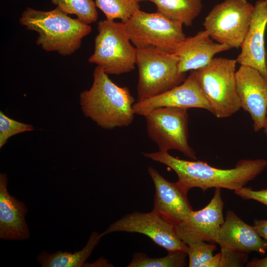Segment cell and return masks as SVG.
Returning a JSON list of instances; mask_svg holds the SVG:
<instances>
[{
	"mask_svg": "<svg viewBox=\"0 0 267 267\" xmlns=\"http://www.w3.org/2000/svg\"><path fill=\"white\" fill-rule=\"evenodd\" d=\"M253 226L259 235L267 243V220H255Z\"/></svg>",
	"mask_w": 267,
	"mask_h": 267,
	"instance_id": "cell-28",
	"label": "cell"
},
{
	"mask_svg": "<svg viewBox=\"0 0 267 267\" xmlns=\"http://www.w3.org/2000/svg\"><path fill=\"white\" fill-rule=\"evenodd\" d=\"M148 172L155 188L152 211L174 224L186 219L193 211L187 194L176 182L165 179L153 167Z\"/></svg>",
	"mask_w": 267,
	"mask_h": 267,
	"instance_id": "cell-15",
	"label": "cell"
},
{
	"mask_svg": "<svg viewBox=\"0 0 267 267\" xmlns=\"http://www.w3.org/2000/svg\"><path fill=\"white\" fill-rule=\"evenodd\" d=\"M142 154L173 170L178 178L177 183L186 193L194 187L203 191L213 187L235 191L244 187L267 168V160L265 159L241 160L233 168L222 169L201 161L180 159L168 151L144 152Z\"/></svg>",
	"mask_w": 267,
	"mask_h": 267,
	"instance_id": "cell-1",
	"label": "cell"
},
{
	"mask_svg": "<svg viewBox=\"0 0 267 267\" xmlns=\"http://www.w3.org/2000/svg\"><path fill=\"white\" fill-rule=\"evenodd\" d=\"M157 11L167 18L190 26L202 11V0H153Z\"/></svg>",
	"mask_w": 267,
	"mask_h": 267,
	"instance_id": "cell-20",
	"label": "cell"
},
{
	"mask_svg": "<svg viewBox=\"0 0 267 267\" xmlns=\"http://www.w3.org/2000/svg\"><path fill=\"white\" fill-rule=\"evenodd\" d=\"M164 107L199 108L211 113L212 112L198 82L195 71H191L181 84L171 89L150 98L135 102L133 109L135 114L144 116L154 109Z\"/></svg>",
	"mask_w": 267,
	"mask_h": 267,
	"instance_id": "cell-13",
	"label": "cell"
},
{
	"mask_svg": "<svg viewBox=\"0 0 267 267\" xmlns=\"http://www.w3.org/2000/svg\"><path fill=\"white\" fill-rule=\"evenodd\" d=\"M19 23L38 33L36 44L43 49L64 56L77 50L83 39L91 31L89 24L71 18L57 7L49 11L28 7L22 13Z\"/></svg>",
	"mask_w": 267,
	"mask_h": 267,
	"instance_id": "cell-3",
	"label": "cell"
},
{
	"mask_svg": "<svg viewBox=\"0 0 267 267\" xmlns=\"http://www.w3.org/2000/svg\"><path fill=\"white\" fill-rule=\"evenodd\" d=\"M221 188H216L210 202L203 209L192 211L182 221L175 224L179 238L187 245L198 241L217 243L224 222Z\"/></svg>",
	"mask_w": 267,
	"mask_h": 267,
	"instance_id": "cell-11",
	"label": "cell"
},
{
	"mask_svg": "<svg viewBox=\"0 0 267 267\" xmlns=\"http://www.w3.org/2000/svg\"><path fill=\"white\" fill-rule=\"evenodd\" d=\"M33 127L30 124L12 119L0 112V148L6 143L9 138L25 132L31 131Z\"/></svg>",
	"mask_w": 267,
	"mask_h": 267,
	"instance_id": "cell-25",
	"label": "cell"
},
{
	"mask_svg": "<svg viewBox=\"0 0 267 267\" xmlns=\"http://www.w3.org/2000/svg\"><path fill=\"white\" fill-rule=\"evenodd\" d=\"M247 267H267V257L257 259L254 258L246 264Z\"/></svg>",
	"mask_w": 267,
	"mask_h": 267,
	"instance_id": "cell-29",
	"label": "cell"
},
{
	"mask_svg": "<svg viewBox=\"0 0 267 267\" xmlns=\"http://www.w3.org/2000/svg\"><path fill=\"white\" fill-rule=\"evenodd\" d=\"M221 249L265 254L267 243L254 226L245 223L234 212H226L217 241Z\"/></svg>",
	"mask_w": 267,
	"mask_h": 267,
	"instance_id": "cell-16",
	"label": "cell"
},
{
	"mask_svg": "<svg viewBox=\"0 0 267 267\" xmlns=\"http://www.w3.org/2000/svg\"><path fill=\"white\" fill-rule=\"evenodd\" d=\"M7 178L0 175V238L9 240H23L30 237L25 220V204L10 195L7 188Z\"/></svg>",
	"mask_w": 267,
	"mask_h": 267,
	"instance_id": "cell-18",
	"label": "cell"
},
{
	"mask_svg": "<svg viewBox=\"0 0 267 267\" xmlns=\"http://www.w3.org/2000/svg\"><path fill=\"white\" fill-rule=\"evenodd\" d=\"M186 251L189 259V267H203L214 256L216 250L214 244H208L205 241H198L187 245Z\"/></svg>",
	"mask_w": 267,
	"mask_h": 267,
	"instance_id": "cell-24",
	"label": "cell"
},
{
	"mask_svg": "<svg viewBox=\"0 0 267 267\" xmlns=\"http://www.w3.org/2000/svg\"><path fill=\"white\" fill-rule=\"evenodd\" d=\"M267 1V0H266Z\"/></svg>",
	"mask_w": 267,
	"mask_h": 267,
	"instance_id": "cell-34",
	"label": "cell"
},
{
	"mask_svg": "<svg viewBox=\"0 0 267 267\" xmlns=\"http://www.w3.org/2000/svg\"><path fill=\"white\" fill-rule=\"evenodd\" d=\"M253 8L247 0H224L205 18V30L216 42L238 48L248 31Z\"/></svg>",
	"mask_w": 267,
	"mask_h": 267,
	"instance_id": "cell-9",
	"label": "cell"
},
{
	"mask_svg": "<svg viewBox=\"0 0 267 267\" xmlns=\"http://www.w3.org/2000/svg\"><path fill=\"white\" fill-rule=\"evenodd\" d=\"M136 65L138 69L137 101L160 94L186 79L185 73L178 71L175 53L155 47L136 48Z\"/></svg>",
	"mask_w": 267,
	"mask_h": 267,
	"instance_id": "cell-5",
	"label": "cell"
},
{
	"mask_svg": "<svg viewBox=\"0 0 267 267\" xmlns=\"http://www.w3.org/2000/svg\"><path fill=\"white\" fill-rule=\"evenodd\" d=\"M101 233L93 232L86 246L74 253L58 251L49 254L43 251L37 258L43 267H80L89 257L102 237Z\"/></svg>",
	"mask_w": 267,
	"mask_h": 267,
	"instance_id": "cell-19",
	"label": "cell"
},
{
	"mask_svg": "<svg viewBox=\"0 0 267 267\" xmlns=\"http://www.w3.org/2000/svg\"><path fill=\"white\" fill-rule=\"evenodd\" d=\"M221 259L220 252L214 255L213 257L206 263L203 267H219Z\"/></svg>",
	"mask_w": 267,
	"mask_h": 267,
	"instance_id": "cell-30",
	"label": "cell"
},
{
	"mask_svg": "<svg viewBox=\"0 0 267 267\" xmlns=\"http://www.w3.org/2000/svg\"><path fill=\"white\" fill-rule=\"evenodd\" d=\"M234 193L245 199H252L267 206V189L255 190L243 187L234 191Z\"/></svg>",
	"mask_w": 267,
	"mask_h": 267,
	"instance_id": "cell-27",
	"label": "cell"
},
{
	"mask_svg": "<svg viewBox=\"0 0 267 267\" xmlns=\"http://www.w3.org/2000/svg\"><path fill=\"white\" fill-rule=\"evenodd\" d=\"M163 257L151 258L142 253L133 256L128 267H182L186 266L187 254L184 251L168 252Z\"/></svg>",
	"mask_w": 267,
	"mask_h": 267,
	"instance_id": "cell-21",
	"label": "cell"
},
{
	"mask_svg": "<svg viewBox=\"0 0 267 267\" xmlns=\"http://www.w3.org/2000/svg\"><path fill=\"white\" fill-rule=\"evenodd\" d=\"M123 23L136 48L153 47L174 52L186 38L181 23L158 11L148 13L139 9Z\"/></svg>",
	"mask_w": 267,
	"mask_h": 267,
	"instance_id": "cell-7",
	"label": "cell"
},
{
	"mask_svg": "<svg viewBox=\"0 0 267 267\" xmlns=\"http://www.w3.org/2000/svg\"><path fill=\"white\" fill-rule=\"evenodd\" d=\"M116 231L144 234L168 252H186L188 249V246L178 236L175 224L152 210L148 213L134 212L126 215L110 224L101 234L103 237Z\"/></svg>",
	"mask_w": 267,
	"mask_h": 267,
	"instance_id": "cell-10",
	"label": "cell"
},
{
	"mask_svg": "<svg viewBox=\"0 0 267 267\" xmlns=\"http://www.w3.org/2000/svg\"><path fill=\"white\" fill-rule=\"evenodd\" d=\"M219 267H243L248 262V253L221 249Z\"/></svg>",
	"mask_w": 267,
	"mask_h": 267,
	"instance_id": "cell-26",
	"label": "cell"
},
{
	"mask_svg": "<svg viewBox=\"0 0 267 267\" xmlns=\"http://www.w3.org/2000/svg\"><path fill=\"white\" fill-rule=\"evenodd\" d=\"M144 0H150V1H152L153 0H136V1L138 2H139L140 1H144Z\"/></svg>",
	"mask_w": 267,
	"mask_h": 267,
	"instance_id": "cell-32",
	"label": "cell"
},
{
	"mask_svg": "<svg viewBox=\"0 0 267 267\" xmlns=\"http://www.w3.org/2000/svg\"><path fill=\"white\" fill-rule=\"evenodd\" d=\"M228 45L214 42L206 30L186 37L174 53L178 58V69L181 73L195 71L208 65L218 53L228 50Z\"/></svg>",
	"mask_w": 267,
	"mask_h": 267,
	"instance_id": "cell-17",
	"label": "cell"
},
{
	"mask_svg": "<svg viewBox=\"0 0 267 267\" xmlns=\"http://www.w3.org/2000/svg\"><path fill=\"white\" fill-rule=\"evenodd\" d=\"M236 59L214 58L210 63L195 70L200 87L218 118L231 116L240 108L236 88Z\"/></svg>",
	"mask_w": 267,
	"mask_h": 267,
	"instance_id": "cell-6",
	"label": "cell"
},
{
	"mask_svg": "<svg viewBox=\"0 0 267 267\" xmlns=\"http://www.w3.org/2000/svg\"><path fill=\"white\" fill-rule=\"evenodd\" d=\"M95 5L104 13L106 19H120L127 21L136 11L140 9L136 0H95Z\"/></svg>",
	"mask_w": 267,
	"mask_h": 267,
	"instance_id": "cell-23",
	"label": "cell"
},
{
	"mask_svg": "<svg viewBox=\"0 0 267 267\" xmlns=\"http://www.w3.org/2000/svg\"><path fill=\"white\" fill-rule=\"evenodd\" d=\"M266 67H267V52L266 54Z\"/></svg>",
	"mask_w": 267,
	"mask_h": 267,
	"instance_id": "cell-33",
	"label": "cell"
},
{
	"mask_svg": "<svg viewBox=\"0 0 267 267\" xmlns=\"http://www.w3.org/2000/svg\"><path fill=\"white\" fill-rule=\"evenodd\" d=\"M267 26V1L257 0L251 14L249 26L236 60L240 65L258 70L267 79L265 32Z\"/></svg>",
	"mask_w": 267,
	"mask_h": 267,
	"instance_id": "cell-14",
	"label": "cell"
},
{
	"mask_svg": "<svg viewBox=\"0 0 267 267\" xmlns=\"http://www.w3.org/2000/svg\"><path fill=\"white\" fill-rule=\"evenodd\" d=\"M188 109L164 107L151 111L144 117L148 137L159 151L176 150L185 156L196 160V153L189 145Z\"/></svg>",
	"mask_w": 267,
	"mask_h": 267,
	"instance_id": "cell-8",
	"label": "cell"
},
{
	"mask_svg": "<svg viewBox=\"0 0 267 267\" xmlns=\"http://www.w3.org/2000/svg\"><path fill=\"white\" fill-rule=\"evenodd\" d=\"M241 108L248 112L256 132L264 128L267 116V79L257 70L240 65L235 73Z\"/></svg>",
	"mask_w": 267,
	"mask_h": 267,
	"instance_id": "cell-12",
	"label": "cell"
},
{
	"mask_svg": "<svg viewBox=\"0 0 267 267\" xmlns=\"http://www.w3.org/2000/svg\"><path fill=\"white\" fill-rule=\"evenodd\" d=\"M263 129H264V132L265 133V134L266 135V136L267 137V118H266L265 124V126H264Z\"/></svg>",
	"mask_w": 267,
	"mask_h": 267,
	"instance_id": "cell-31",
	"label": "cell"
},
{
	"mask_svg": "<svg viewBox=\"0 0 267 267\" xmlns=\"http://www.w3.org/2000/svg\"><path fill=\"white\" fill-rule=\"evenodd\" d=\"M93 78L90 88L80 95L85 116L106 130L131 125L135 115L133 109L135 102L129 89L115 84L108 74L97 66Z\"/></svg>",
	"mask_w": 267,
	"mask_h": 267,
	"instance_id": "cell-2",
	"label": "cell"
},
{
	"mask_svg": "<svg viewBox=\"0 0 267 267\" xmlns=\"http://www.w3.org/2000/svg\"><path fill=\"white\" fill-rule=\"evenodd\" d=\"M51 2L65 13L75 15L85 23H92L98 18L96 6L93 0H51Z\"/></svg>",
	"mask_w": 267,
	"mask_h": 267,
	"instance_id": "cell-22",
	"label": "cell"
},
{
	"mask_svg": "<svg viewBox=\"0 0 267 267\" xmlns=\"http://www.w3.org/2000/svg\"><path fill=\"white\" fill-rule=\"evenodd\" d=\"M94 51L89 62L108 75H120L134 70L136 48L132 43L123 22L105 19L97 23Z\"/></svg>",
	"mask_w": 267,
	"mask_h": 267,
	"instance_id": "cell-4",
	"label": "cell"
}]
</instances>
